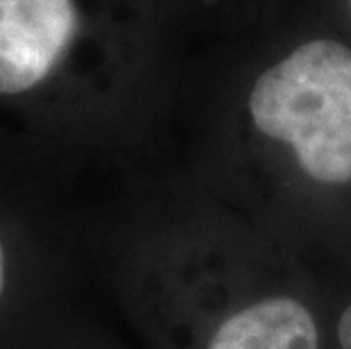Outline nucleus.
<instances>
[{
	"label": "nucleus",
	"instance_id": "5",
	"mask_svg": "<svg viewBox=\"0 0 351 349\" xmlns=\"http://www.w3.org/2000/svg\"><path fill=\"white\" fill-rule=\"evenodd\" d=\"M338 340L342 349H351V304L345 309L338 322Z\"/></svg>",
	"mask_w": 351,
	"mask_h": 349
},
{
	"label": "nucleus",
	"instance_id": "2",
	"mask_svg": "<svg viewBox=\"0 0 351 349\" xmlns=\"http://www.w3.org/2000/svg\"><path fill=\"white\" fill-rule=\"evenodd\" d=\"M46 163V152L0 132V349H19L55 317Z\"/></svg>",
	"mask_w": 351,
	"mask_h": 349
},
{
	"label": "nucleus",
	"instance_id": "1",
	"mask_svg": "<svg viewBox=\"0 0 351 349\" xmlns=\"http://www.w3.org/2000/svg\"><path fill=\"white\" fill-rule=\"evenodd\" d=\"M250 114L261 134L293 147L319 184L351 182V50L315 39L256 80Z\"/></svg>",
	"mask_w": 351,
	"mask_h": 349
},
{
	"label": "nucleus",
	"instance_id": "3",
	"mask_svg": "<svg viewBox=\"0 0 351 349\" xmlns=\"http://www.w3.org/2000/svg\"><path fill=\"white\" fill-rule=\"evenodd\" d=\"M206 349H319V331L300 300L265 297L229 315Z\"/></svg>",
	"mask_w": 351,
	"mask_h": 349
},
{
	"label": "nucleus",
	"instance_id": "4",
	"mask_svg": "<svg viewBox=\"0 0 351 349\" xmlns=\"http://www.w3.org/2000/svg\"><path fill=\"white\" fill-rule=\"evenodd\" d=\"M19 349H80V347L64 343L62 336H59V326L55 322V317H52L46 326H41V329L36 331L32 338H27Z\"/></svg>",
	"mask_w": 351,
	"mask_h": 349
}]
</instances>
